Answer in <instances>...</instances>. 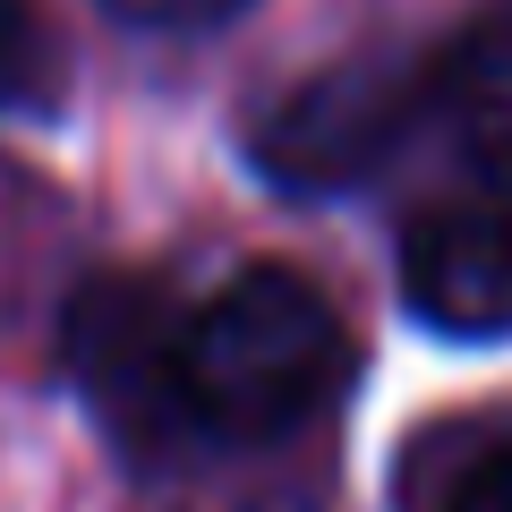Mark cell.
Returning <instances> with one entry per match:
<instances>
[{
    "label": "cell",
    "instance_id": "6",
    "mask_svg": "<svg viewBox=\"0 0 512 512\" xmlns=\"http://www.w3.org/2000/svg\"><path fill=\"white\" fill-rule=\"evenodd\" d=\"M393 512H512V419H436L393 461Z\"/></svg>",
    "mask_w": 512,
    "mask_h": 512
},
{
    "label": "cell",
    "instance_id": "2",
    "mask_svg": "<svg viewBox=\"0 0 512 512\" xmlns=\"http://www.w3.org/2000/svg\"><path fill=\"white\" fill-rule=\"evenodd\" d=\"M427 128V60L402 52H342L325 69L274 86L239 128V154L265 188L291 197H350L384 180Z\"/></svg>",
    "mask_w": 512,
    "mask_h": 512
},
{
    "label": "cell",
    "instance_id": "3",
    "mask_svg": "<svg viewBox=\"0 0 512 512\" xmlns=\"http://www.w3.org/2000/svg\"><path fill=\"white\" fill-rule=\"evenodd\" d=\"M180 325L188 299H171L163 274H94L60 325V359H69L86 419L137 470H171L197 453L188 384H180Z\"/></svg>",
    "mask_w": 512,
    "mask_h": 512
},
{
    "label": "cell",
    "instance_id": "5",
    "mask_svg": "<svg viewBox=\"0 0 512 512\" xmlns=\"http://www.w3.org/2000/svg\"><path fill=\"white\" fill-rule=\"evenodd\" d=\"M427 128L487 180V197H512V9L461 26L427 60Z\"/></svg>",
    "mask_w": 512,
    "mask_h": 512
},
{
    "label": "cell",
    "instance_id": "8",
    "mask_svg": "<svg viewBox=\"0 0 512 512\" xmlns=\"http://www.w3.org/2000/svg\"><path fill=\"white\" fill-rule=\"evenodd\" d=\"M103 9L146 35H205V26H231L248 0H103Z\"/></svg>",
    "mask_w": 512,
    "mask_h": 512
},
{
    "label": "cell",
    "instance_id": "7",
    "mask_svg": "<svg viewBox=\"0 0 512 512\" xmlns=\"http://www.w3.org/2000/svg\"><path fill=\"white\" fill-rule=\"evenodd\" d=\"M69 94V52L35 0H0V120H43Z\"/></svg>",
    "mask_w": 512,
    "mask_h": 512
},
{
    "label": "cell",
    "instance_id": "1",
    "mask_svg": "<svg viewBox=\"0 0 512 512\" xmlns=\"http://www.w3.org/2000/svg\"><path fill=\"white\" fill-rule=\"evenodd\" d=\"M350 376H359L350 316L333 308L316 274L274 265V256L222 274L180 325V384H188L197 453L205 444L265 453V444L308 436L316 419L342 410Z\"/></svg>",
    "mask_w": 512,
    "mask_h": 512
},
{
    "label": "cell",
    "instance_id": "4",
    "mask_svg": "<svg viewBox=\"0 0 512 512\" xmlns=\"http://www.w3.org/2000/svg\"><path fill=\"white\" fill-rule=\"evenodd\" d=\"M393 274L436 342H512V197H436L410 214Z\"/></svg>",
    "mask_w": 512,
    "mask_h": 512
}]
</instances>
